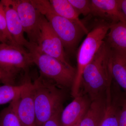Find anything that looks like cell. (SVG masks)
Wrapping results in <instances>:
<instances>
[{"instance_id":"cell-19","label":"cell","mask_w":126,"mask_h":126,"mask_svg":"<svg viewBox=\"0 0 126 126\" xmlns=\"http://www.w3.org/2000/svg\"><path fill=\"white\" fill-rule=\"evenodd\" d=\"M24 86L23 83L19 86L4 84L0 86V105L10 103L19 96Z\"/></svg>"},{"instance_id":"cell-28","label":"cell","mask_w":126,"mask_h":126,"mask_svg":"<svg viewBox=\"0 0 126 126\" xmlns=\"http://www.w3.org/2000/svg\"><path fill=\"white\" fill-rule=\"evenodd\" d=\"M0 35L1 36H2V37H3V38H4V36H3V35H2V33H1V32H0ZM6 41H7V40H6ZM7 43H8V42H7Z\"/></svg>"},{"instance_id":"cell-3","label":"cell","mask_w":126,"mask_h":126,"mask_svg":"<svg viewBox=\"0 0 126 126\" xmlns=\"http://www.w3.org/2000/svg\"><path fill=\"white\" fill-rule=\"evenodd\" d=\"M32 4L44 16L52 26L66 50L73 51L85 34L76 23L56 14L49 0H31Z\"/></svg>"},{"instance_id":"cell-1","label":"cell","mask_w":126,"mask_h":126,"mask_svg":"<svg viewBox=\"0 0 126 126\" xmlns=\"http://www.w3.org/2000/svg\"><path fill=\"white\" fill-rule=\"evenodd\" d=\"M111 50L104 41L82 74L79 92L87 95L91 101L106 96L111 86Z\"/></svg>"},{"instance_id":"cell-17","label":"cell","mask_w":126,"mask_h":126,"mask_svg":"<svg viewBox=\"0 0 126 126\" xmlns=\"http://www.w3.org/2000/svg\"><path fill=\"white\" fill-rule=\"evenodd\" d=\"M49 1L56 14L77 24L85 34H87L88 30L79 19V15L68 0H50Z\"/></svg>"},{"instance_id":"cell-4","label":"cell","mask_w":126,"mask_h":126,"mask_svg":"<svg viewBox=\"0 0 126 126\" xmlns=\"http://www.w3.org/2000/svg\"><path fill=\"white\" fill-rule=\"evenodd\" d=\"M111 24L102 20L89 32L79 48L77 54V68L71 94L74 98L78 95L81 88L82 74L84 68L92 60L104 42Z\"/></svg>"},{"instance_id":"cell-6","label":"cell","mask_w":126,"mask_h":126,"mask_svg":"<svg viewBox=\"0 0 126 126\" xmlns=\"http://www.w3.org/2000/svg\"><path fill=\"white\" fill-rule=\"evenodd\" d=\"M32 64L31 55L23 47L0 44V70L14 83L16 76L21 71L27 72Z\"/></svg>"},{"instance_id":"cell-23","label":"cell","mask_w":126,"mask_h":126,"mask_svg":"<svg viewBox=\"0 0 126 126\" xmlns=\"http://www.w3.org/2000/svg\"><path fill=\"white\" fill-rule=\"evenodd\" d=\"M119 126H126V98L123 104L120 117Z\"/></svg>"},{"instance_id":"cell-10","label":"cell","mask_w":126,"mask_h":126,"mask_svg":"<svg viewBox=\"0 0 126 126\" xmlns=\"http://www.w3.org/2000/svg\"><path fill=\"white\" fill-rule=\"evenodd\" d=\"M18 99L17 113L21 126H36V114L32 92V83L26 79Z\"/></svg>"},{"instance_id":"cell-12","label":"cell","mask_w":126,"mask_h":126,"mask_svg":"<svg viewBox=\"0 0 126 126\" xmlns=\"http://www.w3.org/2000/svg\"><path fill=\"white\" fill-rule=\"evenodd\" d=\"M63 109L60 116L61 126H73L82 119L91 103L88 97L79 92Z\"/></svg>"},{"instance_id":"cell-24","label":"cell","mask_w":126,"mask_h":126,"mask_svg":"<svg viewBox=\"0 0 126 126\" xmlns=\"http://www.w3.org/2000/svg\"><path fill=\"white\" fill-rule=\"evenodd\" d=\"M0 81L2 82L4 84L15 85V83L11 81L0 70Z\"/></svg>"},{"instance_id":"cell-14","label":"cell","mask_w":126,"mask_h":126,"mask_svg":"<svg viewBox=\"0 0 126 126\" xmlns=\"http://www.w3.org/2000/svg\"><path fill=\"white\" fill-rule=\"evenodd\" d=\"M111 49L113 79L126 94V52Z\"/></svg>"},{"instance_id":"cell-21","label":"cell","mask_w":126,"mask_h":126,"mask_svg":"<svg viewBox=\"0 0 126 126\" xmlns=\"http://www.w3.org/2000/svg\"><path fill=\"white\" fill-rule=\"evenodd\" d=\"M0 32L8 44L17 45L8 31L4 6L0 1Z\"/></svg>"},{"instance_id":"cell-26","label":"cell","mask_w":126,"mask_h":126,"mask_svg":"<svg viewBox=\"0 0 126 126\" xmlns=\"http://www.w3.org/2000/svg\"><path fill=\"white\" fill-rule=\"evenodd\" d=\"M0 42L1 43H8L7 41L2 36H1L0 35Z\"/></svg>"},{"instance_id":"cell-15","label":"cell","mask_w":126,"mask_h":126,"mask_svg":"<svg viewBox=\"0 0 126 126\" xmlns=\"http://www.w3.org/2000/svg\"><path fill=\"white\" fill-rule=\"evenodd\" d=\"M106 95L91 102L79 126H100L105 112Z\"/></svg>"},{"instance_id":"cell-2","label":"cell","mask_w":126,"mask_h":126,"mask_svg":"<svg viewBox=\"0 0 126 126\" xmlns=\"http://www.w3.org/2000/svg\"><path fill=\"white\" fill-rule=\"evenodd\" d=\"M53 81L40 76L32 83L36 126H41L63 109V94Z\"/></svg>"},{"instance_id":"cell-16","label":"cell","mask_w":126,"mask_h":126,"mask_svg":"<svg viewBox=\"0 0 126 126\" xmlns=\"http://www.w3.org/2000/svg\"><path fill=\"white\" fill-rule=\"evenodd\" d=\"M105 39L111 49L126 52V24L121 22L111 24Z\"/></svg>"},{"instance_id":"cell-18","label":"cell","mask_w":126,"mask_h":126,"mask_svg":"<svg viewBox=\"0 0 126 126\" xmlns=\"http://www.w3.org/2000/svg\"><path fill=\"white\" fill-rule=\"evenodd\" d=\"M19 97L1 111L0 113V126H21L17 111Z\"/></svg>"},{"instance_id":"cell-22","label":"cell","mask_w":126,"mask_h":126,"mask_svg":"<svg viewBox=\"0 0 126 126\" xmlns=\"http://www.w3.org/2000/svg\"><path fill=\"white\" fill-rule=\"evenodd\" d=\"M61 112L56 113L41 126H61L60 116Z\"/></svg>"},{"instance_id":"cell-27","label":"cell","mask_w":126,"mask_h":126,"mask_svg":"<svg viewBox=\"0 0 126 126\" xmlns=\"http://www.w3.org/2000/svg\"><path fill=\"white\" fill-rule=\"evenodd\" d=\"M80 119L79 121L77 123H76V124H75V125H74V126H79V125H80V122L81 121V119Z\"/></svg>"},{"instance_id":"cell-9","label":"cell","mask_w":126,"mask_h":126,"mask_svg":"<svg viewBox=\"0 0 126 126\" xmlns=\"http://www.w3.org/2000/svg\"><path fill=\"white\" fill-rule=\"evenodd\" d=\"M126 94L113 84L106 94V109L100 126H119V117Z\"/></svg>"},{"instance_id":"cell-11","label":"cell","mask_w":126,"mask_h":126,"mask_svg":"<svg viewBox=\"0 0 126 126\" xmlns=\"http://www.w3.org/2000/svg\"><path fill=\"white\" fill-rule=\"evenodd\" d=\"M91 14L110 24L121 22L126 24L119 0H92Z\"/></svg>"},{"instance_id":"cell-8","label":"cell","mask_w":126,"mask_h":126,"mask_svg":"<svg viewBox=\"0 0 126 126\" xmlns=\"http://www.w3.org/2000/svg\"><path fill=\"white\" fill-rule=\"evenodd\" d=\"M16 9L27 34L29 41L37 44L40 31L39 26L40 13L32 4L31 0H9Z\"/></svg>"},{"instance_id":"cell-5","label":"cell","mask_w":126,"mask_h":126,"mask_svg":"<svg viewBox=\"0 0 126 126\" xmlns=\"http://www.w3.org/2000/svg\"><path fill=\"white\" fill-rule=\"evenodd\" d=\"M27 49L33 63L36 64L40 74L60 88H72L76 74V69L65 65L58 60L43 53L36 44L31 43Z\"/></svg>"},{"instance_id":"cell-25","label":"cell","mask_w":126,"mask_h":126,"mask_svg":"<svg viewBox=\"0 0 126 126\" xmlns=\"http://www.w3.org/2000/svg\"><path fill=\"white\" fill-rule=\"evenodd\" d=\"M119 4L122 12L126 18V0H119Z\"/></svg>"},{"instance_id":"cell-20","label":"cell","mask_w":126,"mask_h":126,"mask_svg":"<svg viewBox=\"0 0 126 126\" xmlns=\"http://www.w3.org/2000/svg\"><path fill=\"white\" fill-rule=\"evenodd\" d=\"M79 15L87 16L91 14V0H68Z\"/></svg>"},{"instance_id":"cell-7","label":"cell","mask_w":126,"mask_h":126,"mask_svg":"<svg viewBox=\"0 0 126 126\" xmlns=\"http://www.w3.org/2000/svg\"><path fill=\"white\" fill-rule=\"evenodd\" d=\"M39 26L40 34L37 45L40 50L45 54L58 60L68 67H73L67 60L61 40L45 17L40 13Z\"/></svg>"},{"instance_id":"cell-13","label":"cell","mask_w":126,"mask_h":126,"mask_svg":"<svg viewBox=\"0 0 126 126\" xmlns=\"http://www.w3.org/2000/svg\"><path fill=\"white\" fill-rule=\"evenodd\" d=\"M4 6L8 31L17 45L27 49L31 42L25 38L24 30L17 12L9 0H1Z\"/></svg>"}]
</instances>
